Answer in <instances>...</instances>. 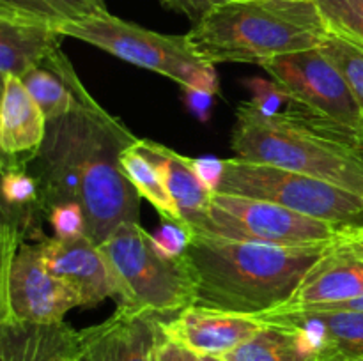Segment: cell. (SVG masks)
Returning <instances> with one entry per match:
<instances>
[{"instance_id":"obj_1","label":"cell","mask_w":363,"mask_h":361,"mask_svg":"<svg viewBox=\"0 0 363 361\" xmlns=\"http://www.w3.org/2000/svg\"><path fill=\"white\" fill-rule=\"evenodd\" d=\"M43 64L66 78L77 105L48 120L41 149L28 165L39 184V207L46 216L53 205L77 202L85 234L101 244L121 223L140 218V195L121 168V154L137 137L89 94L62 50Z\"/></svg>"},{"instance_id":"obj_2","label":"cell","mask_w":363,"mask_h":361,"mask_svg":"<svg viewBox=\"0 0 363 361\" xmlns=\"http://www.w3.org/2000/svg\"><path fill=\"white\" fill-rule=\"evenodd\" d=\"M323 248H284L195 234L186 258L195 276V304L243 315H262L293 297Z\"/></svg>"},{"instance_id":"obj_3","label":"cell","mask_w":363,"mask_h":361,"mask_svg":"<svg viewBox=\"0 0 363 361\" xmlns=\"http://www.w3.org/2000/svg\"><path fill=\"white\" fill-rule=\"evenodd\" d=\"M236 158L286 168L363 193V142L301 106L264 115L250 101L236 108L230 134Z\"/></svg>"},{"instance_id":"obj_4","label":"cell","mask_w":363,"mask_h":361,"mask_svg":"<svg viewBox=\"0 0 363 361\" xmlns=\"http://www.w3.org/2000/svg\"><path fill=\"white\" fill-rule=\"evenodd\" d=\"M328 34L314 0H233L191 27L188 39L211 64L261 66L287 53L319 48Z\"/></svg>"},{"instance_id":"obj_5","label":"cell","mask_w":363,"mask_h":361,"mask_svg":"<svg viewBox=\"0 0 363 361\" xmlns=\"http://www.w3.org/2000/svg\"><path fill=\"white\" fill-rule=\"evenodd\" d=\"M116 282L117 308L169 319L197 301L186 253L169 258L138 222H124L99 244Z\"/></svg>"},{"instance_id":"obj_6","label":"cell","mask_w":363,"mask_h":361,"mask_svg":"<svg viewBox=\"0 0 363 361\" xmlns=\"http://www.w3.org/2000/svg\"><path fill=\"white\" fill-rule=\"evenodd\" d=\"M64 38H73L96 46L128 64L155 71L181 88L218 94L215 64L208 62L188 35H170L149 30L131 21L121 20L108 11L71 21L59 28Z\"/></svg>"},{"instance_id":"obj_7","label":"cell","mask_w":363,"mask_h":361,"mask_svg":"<svg viewBox=\"0 0 363 361\" xmlns=\"http://www.w3.org/2000/svg\"><path fill=\"white\" fill-rule=\"evenodd\" d=\"M216 191L272 202L337 227L363 223L360 195L315 177L241 158L223 159Z\"/></svg>"},{"instance_id":"obj_8","label":"cell","mask_w":363,"mask_h":361,"mask_svg":"<svg viewBox=\"0 0 363 361\" xmlns=\"http://www.w3.org/2000/svg\"><path fill=\"white\" fill-rule=\"evenodd\" d=\"M340 227L300 214L257 198L215 191L195 234L284 248H323L335 244Z\"/></svg>"},{"instance_id":"obj_9","label":"cell","mask_w":363,"mask_h":361,"mask_svg":"<svg viewBox=\"0 0 363 361\" xmlns=\"http://www.w3.org/2000/svg\"><path fill=\"white\" fill-rule=\"evenodd\" d=\"M262 69L280 85L294 105L363 142V115L350 87L321 50L279 55Z\"/></svg>"},{"instance_id":"obj_10","label":"cell","mask_w":363,"mask_h":361,"mask_svg":"<svg viewBox=\"0 0 363 361\" xmlns=\"http://www.w3.org/2000/svg\"><path fill=\"white\" fill-rule=\"evenodd\" d=\"M77 306H82L78 294L46 269L41 241L21 244L11 273L13 317L34 324H59Z\"/></svg>"},{"instance_id":"obj_11","label":"cell","mask_w":363,"mask_h":361,"mask_svg":"<svg viewBox=\"0 0 363 361\" xmlns=\"http://www.w3.org/2000/svg\"><path fill=\"white\" fill-rule=\"evenodd\" d=\"M264 326L266 322L255 315L233 314L199 304H191L169 319H160L163 335L201 357L223 356L257 335Z\"/></svg>"},{"instance_id":"obj_12","label":"cell","mask_w":363,"mask_h":361,"mask_svg":"<svg viewBox=\"0 0 363 361\" xmlns=\"http://www.w3.org/2000/svg\"><path fill=\"white\" fill-rule=\"evenodd\" d=\"M46 269L78 294L82 306H96L116 297V282L108 260L87 234L77 237H50L41 241Z\"/></svg>"},{"instance_id":"obj_13","label":"cell","mask_w":363,"mask_h":361,"mask_svg":"<svg viewBox=\"0 0 363 361\" xmlns=\"http://www.w3.org/2000/svg\"><path fill=\"white\" fill-rule=\"evenodd\" d=\"M160 319L117 308L99 324L78 331V361H152Z\"/></svg>"},{"instance_id":"obj_14","label":"cell","mask_w":363,"mask_h":361,"mask_svg":"<svg viewBox=\"0 0 363 361\" xmlns=\"http://www.w3.org/2000/svg\"><path fill=\"white\" fill-rule=\"evenodd\" d=\"M45 113L23 81L14 74L6 76L0 99V147L18 168H28L41 149L46 134Z\"/></svg>"},{"instance_id":"obj_15","label":"cell","mask_w":363,"mask_h":361,"mask_svg":"<svg viewBox=\"0 0 363 361\" xmlns=\"http://www.w3.org/2000/svg\"><path fill=\"white\" fill-rule=\"evenodd\" d=\"M363 296V260L337 244L312 265L284 308L318 306Z\"/></svg>"},{"instance_id":"obj_16","label":"cell","mask_w":363,"mask_h":361,"mask_svg":"<svg viewBox=\"0 0 363 361\" xmlns=\"http://www.w3.org/2000/svg\"><path fill=\"white\" fill-rule=\"evenodd\" d=\"M0 361H78V331L66 322H2Z\"/></svg>"},{"instance_id":"obj_17","label":"cell","mask_w":363,"mask_h":361,"mask_svg":"<svg viewBox=\"0 0 363 361\" xmlns=\"http://www.w3.org/2000/svg\"><path fill=\"white\" fill-rule=\"evenodd\" d=\"M133 145L140 154L151 159L156 168L160 170L170 195L176 200L181 216H183V222L194 232L195 227L204 219L215 191L209 190L202 183L191 165V158L181 156L179 152L172 151L167 145L147 140V138H137Z\"/></svg>"},{"instance_id":"obj_18","label":"cell","mask_w":363,"mask_h":361,"mask_svg":"<svg viewBox=\"0 0 363 361\" xmlns=\"http://www.w3.org/2000/svg\"><path fill=\"white\" fill-rule=\"evenodd\" d=\"M62 39L53 28L0 20V73L21 78L57 52Z\"/></svg>"},{"instance_id":"obj_19","label":"cell","mask_w":363,"mask_h":361,"mask_svg":"<svg viewBox=\"0 0 363 361\" xmlns=\"http://www.w3.org/2000/svg\"><path fill=\"white\" fill-rule=\"evenodd\" d=\"M220 361H319V353L301 329L266 324L257 335L218 357Z\"/></svg>"},{"instance_id":"obj_20","label":"cell","mask_w":363,"mask_h":361,"mask_svg":"<svg viewBox=\"0 0 363 361\" xmlns=\"http://www.w3.org/2000/svg\"><path fill=\"white\" fill-rule=\"evenodd\" d=\"M103 11V0H0V20L41 25L57 32L62 25Z\"/></svg>"},{"instance_id":"obj_21","label":"cell","mask_w":363,"mask_h":361,"mask_svg":"<svg viewBox=\"0 0 363 361\" xmlns=\"http://www.w3.org/2000/svg\"><path fill=\"white\" fill-rule=\"evenodd\" d=\"M282 308V306H280ZM314 314L325 333L321 361H362L363 360V311L308 310Z\"/></svg>"},{"instance_id":"obj_22","label":"cell","mask_w":363,"mask_h":361,"mask_svg":"<svg viewBox=\"0 0 363 361\" xmlns=\"http://www.w3.org/2000/svg\"><path fill=\"white\" fill-rule=\"evenodd\" d=\"M121 168H123L124 176L128 177L131 186L140 195V198H145L158 211L162 219L183 222V216H181L176 200L170 195L160 170L156 168L151 159L140 154L135 149V145H130L121 154Z\"/></svg>"},{"instance_id":"obj_23","label":"cell","mask_w":363,"mask_h":361,"mask_svg":"<svg viewBox=\"0 0 363 361\" xmlns=\"http://www.w3.org/2000/svg\"><path fill=\"white\" fill-rule=\"evenodd\" d=\"M20 80L43 110L46 120L66 115L77 105L74 92L66 78L45 64L32 67Z\"/></svg>"},{"instance_id":"obj_24","label":"cell","mask_w":363,"mask_h":361,"mask_svg":"<svg viewBox=\"0 0 363 361\" xmlns=\"http://www.w3.org/2000/svg\"><path fill=\"white\" fill-rule=\"evenodd\" d=\"M319 50L342 74L363 115V46L328 30Z\"/></svg>"},{"instance_id":"obj_25","label":"cell","mask_w":363,"mask_h":361,"mask_svg":"<svg viewBox=\"0 0 363 361\" xmlns=\"http://www.w3.org/2000/svg\"><path fill=\"white\" fill-rule=\"evenodd\" d=\"M330 32L363 46V0H314Z\"/></svg>"},{"instance_id":"obj_26","label":"cell","mask_w":363,"mask_h":361,"mask_svg":"<svg viewBox=\"0 0 363 361\" xmlns=\"http://www.w3.org/2000/svg\"><path fill=\"white\" fill-rule=\"evenodd\" d=\"M25 236L27 232L21 227L0 225V324L14 319L11 308V273Z\"/></svg>"},{"instance_id":"obj_27","label":"cell","mask_w":363,"mask_h":361,"mask_svg":"<svg viewBox=\"0 0 363 361\" xmlns=\"http://www.w3.org/2000/svg\"><path fill=\"white\" fill-rule=\"evenodd\" d=\"M4 200L27 218L34 222V212H41L39 207V184L28 170H9L2 176Z\"/></svg>"},{"instance_id":"obj_28","label":"cell","mask_w":363,"mask_h":361,"mask_svg":"<svg viewBox=\"0 0 363 361\" xmlns=\"http://www.w3.org/2000/svg\"><path fill=\"white\" fill-rule=\"evenodd\" d=\"M151 236L160 253L169 258L183 257L194 239V232L190 227L184 222H174V219H163L158 232L151 234Z\"/></svg>"},{"instance_id":"obj_29","label":"cell","mask_w":363,"mask_h":361,"mask_svg":"<svg viewBox=\"0 0 363 361\" xmlns=\"http://www.w3.org/2000/svg\"><path fill=\"white\" fill-rule=\"evenodd\" d=\"M245 85L252 92L250 103L259 112L264 113V115H275V113L284 112V105L291 103L286 91L273 80H264V78L254 76L245 80Z\"/></svg>"},{"instance_id":"obj_30","label":"cell","mask_w":363,"mask_h":361,"mask_svg":"<svg viewBox=\"0 0 363 361\" xmlns=\"http://www.w3.org/2000/svg\"><path fill=\"white\" fill-rule=\"evenodd\" d=\"M50 225L53 227L55 237H77L85 234V216L80 205L77 202H67V204L53 205L46 212Z\"/></svg>"},{"instance_id":"obj_31","label":"cell","mask_w":363,"mask_h":361,"mask_svg":"<svg viewBox=\"0 0 363 361\" xmlns=\"http://www.w3.org/2000/svg\"><path fill=\"white\" fill-rule=\"evenodd\" d=\"M229 2H233V0H167L165 6L177 11V13H183L195 25L213 9Z\"/></svg>"},{"instance_id":"obj_32","label":"cell","mask_w":363,"mask_h":361,"mask_svg":"<svg viewBox=\"0 0 363 361\" xmlns=\"http://www.w3.org/2000/svg\"><path fill=\"white\" fill-rule=\"evenodd\" d=\"M152 361H201V356L160 333V338L152 350Z\"/></svg>"},{"instance_id":"obj_33","label":"cell","mask_w":363,"mask_h":361,"mask_svg":"<svg viewBox=\"0 0 363 361\" xmlns=\"http://www.w3.org/2000/svg\"><path fill=\"white\" fill-rule=\"evenodd\" d=\"M191 165H194L195 172L201 177L202 183L209 188V190L216 191L222 177L223 170V159L216 158H191Z\"/></svg>"},{"instance_id":"obj_34","label":"cell","mask_w":363,"mask_h":361,"mask_svg":"<svg viewBox=\"0 0 363 361\" xmlns=\"http://www.w3.org/2000/svg\"><path fill=\"white\" fill-rule=\"evenodd\" d=\"M184 92V103H186L188 108L191 110L197 119H201L202 122L209 119V113L213 108V98L215 94L206 91H199V88H183Z\"/></svg>"},{"instance_id":"obj_35","label":"cell","mask_w":363,"mask_h":361,"mask_svg":"<svg viewBox=\"0 0 363 361\" xmlns=\"http://www.w3.org/2000/svg\"><path fill=\"white\" fill-rule=\"evenodd\" d=\"M335 244L342 248V250H346L347 253L354 255V257L363 260V223H360V225L340 227Z\"/></svg>"},{"instance_id":"obj_36","label":"cell","mask_w":363,"mask_h":361,"mask_svg":"<svg viewBox=\"0 0 363 361\" xmlns=\"http://www.w3.org/2000/svg\"><path fill=\"white\" fill-rule=\"evenodd\" d=\"M2 176H4V172L0 170V225H18V227H21L25 232H28V229H30V225L34 222H32L30 218H27L25 214H21V212L14 211V209L11 207L6 200H4Z\"/></svg>"},{"instance_id":"obj_37","label":"cell","mask_w":363,"mask_h":361,"mask_svg":"<svg viewBox=\"0 0 363 361\" xmlns=\"http://www.w3.org/2000/svg\"><path fill=\"white\" fill-rule=\"evenodd\" d=\"M16 168H18V166L14 165L13 159H11L9 156H7L6 152L2 151V147H0V170L6 173V172H9V170H16Z\"/></svg>"},{"instance_id":"obj_38","label":"cell","mask_w":363,"mask_h":361,"mask_svg":"<svg viewBox=\"0 0 363 361\" xmlns=\"http://www.w3.org/2000/svg\"><path fill=\"white\" fill-rule=\"evenodd\" d=\"M6 76H7V74H2V73H0V99H2L4 87H6Z\"/></svg>"},{"instance_id":"obj_39","label":"cell","mask_w":363,"mask_h":361,"mask_svg":"<svg viewBox=\"0 0 363 361\" xmlns=\"http://www.w3.org/2000/svg\"><path fill=\"white\" fill-rule=\"evenodd\" d=\"M201 361H220L218 357H209V356H202Z\"/></svg>"},{"instance_id":"obj_40","label":"cell","mask_w":363,"mask_h":361,"mask_svg":"<svg viewBox=\"0 0 363 361\" xmlns=\"http://www.w3.org/2000/svg\"><path fill=\"white\" fill-rule=\"evenodd\" d=\"M160 2H162V4H163V6H165V2H167V0H160Z\"/></svg>"},{"instance_id":"obj_41","label":"cell","mask_w":363,"mask_h":361,"mask_svg":"<svg viewBox=\"0 0 363 361\" xmlns=\"http://www.w3.org/2000/svg\"><path fill=\"white\" fill-rule=\"evenodd\" d=\"M294 2H305V0H294Z\"/></svg>"},{"instance_id":"obj_42","label":"cell","mask_w":363,"mask_h":361,"mask_svg":"<svg viewBox=\"0 0 363 361\" xmlns=\"http://www.w3.org/2000/svg\"><path fill=\"white\" fill-rule=\"evenodd\" d=\"M362 200H363V193H362Z\"/></svg>"},{"instance_id":"obj_43","label":"cell","mask_w":363,"mask_h":361,"mask_svg":"<svg viewBox=\"0 0 363 361\" xmlns=\"http://www.w3.org/2000/svg\"><path fill=\"white\" fill-rule=\"evenodd\" d=\"M362 361H363V360H362Z\"/></svg>"}]
</instances>
